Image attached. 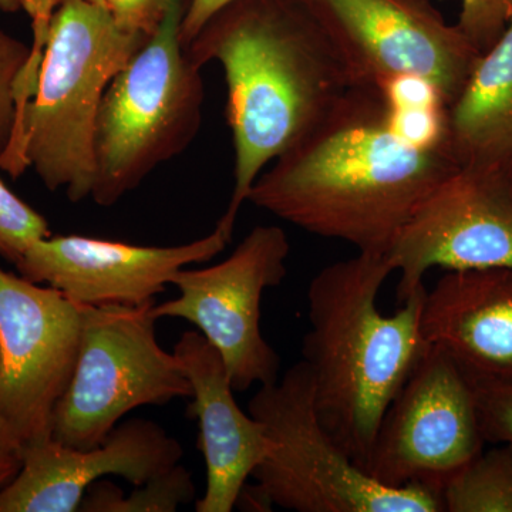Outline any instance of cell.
<instances>
[{"label":"cell","instance_id":"6da1fadb","mask_svg":"<svg viewBox=\"0 0 512 512\" xmlns=\"http://www.w3.org/2000/svg\"><path fill=\"white\" fill-rule=\"evenodd\" d=\"M185 50L200 69H224L234 191L217 227L232 237L266 165L363 83L311 0H235Z\"/></svg>","mask_w":512,"mask_h":512},{"label":"cell","instance_id":"7a4b0ae2","mask_svg":"<svg viewBox=\"0 0 512 512\" xmlns=\"http://www.w3.org/2000/svg\"><path fill=\"white\" fill-rule=\"evenodd\" d=\"M256 178L249 202L318 237L386 255L417 205L458 167L403 140L377 87H353Z\"/></svg>","mask_w":512,"mask_h":512},{"label":"cell","instance_id":"3957f363","mask_svg":"<svg viewBox=\"0 0 512 512\" xmlns=\"http://www.w3.org/2000/svg\"><path fill=\"white\" fill-rule=\"evenodd\" d=\"M392 274L383 255L357 252L323 268L308 288L311 330L302 353L316 413L366 473L384 413L429 348L420 329L426 286L392 315L380 311L377 296Z\"/></svg>","mask_w":512,"mask_h":512},{"label":"cell","instance_id":"277c9868","mask_svg":"<svg viewBox=\"0 0 512 512\" xmlns=\"http://www.w3.org/2000/svg\"><path fill=\"white\" fill-rule=\"evenodd\" d=\"M150 37L121 28L90 0H62L50 25L35 94L0 170L18 178L32 168L47 190L63 191L69 201L92 197L104 94Z\"/></svg>","mask_w":512,"mask_h":512},{"label":"cell","instance_id":"5b68a950","mask_svg":"<svg viewBox=\"0 0 512 512\" xmlns=\"http://www.w3.org/2000/svg\"><path fill=\"white\" fill-rule=\"evenodd\" d=\"M248 412L264 426L268 441L252 471L255 485H245L239 495L256 511H271L272 505L298 512L444 511L437 491L387 487L353 463L320 423L305 360L289 367L281 382L259 387Z\"/></svg>","mask_w":512,"mask_h":512},{"label":"cell","instance_id":"8992f818","mask_svg":"<svg viewBox=\"0 0 512 512\" xmlns=\"http://www.w3.org/2000/svg\"><path fill=\"white\" fill-rule=\"evenodd\" d=\"M183 0H168L160 26L111 80L97 120L92 200L117 204L197 137L205 89L181 40Z\"/></svg>","mask_w":512,"mask_h":512},{"label":"cell","instance_id":"52a82bcc","mask_svg":"<svg viewBox=\"0 0 512 512\" xmlns=\"http://www.w3.org/2000/svg\"><path fill=\"white\" fill-rule=\"evenodd\" d=\"M154 303L82 305L79 356L53 413V439L96 447L134 409L191 397L177 357L158 343Z\"/></svg>","mask_w":512,"mask_h":512},{"label":"cell","instance_id":"ba28073f","mask_svg":"<svg viewBox=\"0 0 512 512\" xmlns=\"http://www.w3.org/2000/svg\"><path fill=\"white\" fill-rule=\"evenodd\" d=\"M289 252L284 229L259 225L220 264L180 269L171 279L180 296L154 303V318L197 326L221 353L235 392L275 383L281 359L262 335V295L285 281Z\"/></svg>","mask_w":512,"mask_h":512},{"label":"cell","instance_id":"9c48e42d","mask_svg":"<svg viewBox=\"0 0 512 512\" xmlns=\"http://www.w3.org/2000/svg\"><path fill=\"white\" fill-rule=\"evenodd\" d=\"M484 444L473 384L453 357L429 346L384 413L367 474L387 487L441 494Z\"/></svg>","mask_w":512,"mask_h":512},{"label":"cell","instance_id":"30bf717a","mask_svg":"<svg viewBox=\"0 0 512 512\" xmlns=\"http://www.w3.org/2000/svg\"><path fill=\"white\" fill-rule=\"evenodd\" d=\"M397 301L433 268H512V165H458L426 195L384 255Z\"/></svg>","mask_w":512,"mask_h":512},{"label":"cell","instance_id":"8fae6325","mask_svg":"<svg viewBox=\"0 0 512 512\" xmlns=\"http://www.w3.org/2000/svg\"><path fill=\"white\" fill-rule=\"evenodd\" d=\"M80 339L82 305L0 268V417L22 447L52 437Z\"/></svg>","mask_w":512,"mask_h":512},{"label":"cell","instance_id":"7c38bea8","mask_svg":"<svg viewBox=\"0 0 512 512\" xmlns=\"http://www.w3.org/2000/svg\"><path fill=\"white\" fill-rule=\"evenodd\" d=\"M363 84L416 76L447 103L463 90L478 53L430 0H311Z\"/></svg>","mask_w":512,"mask_h":512},{"label":"cell","instance_id":"4fadbf2b","mask_svg":"<svg viewBox=\"0 0 512 512\" xmlns=\"http://www.w3.org/2000/svg\"><path fill=\"white\" fill-rule=\"evenodd\" d=\"M231 239L218 227L207 237L174 247L50 235L36 241L16 268L23 278L59 289L79 305L140 306L154 302L180 269L221 254Z\"/></svg>","mask_w":512,"mask_h":512},{"label":"cell","instance_id":"5bb4252c","mask_svg":"<svg viewBox=\"0 0 512 512\" xmlns=\"http://www.w3.org/2000/svg\"><path fill=\"white\" fill-rule=\"evenodd\" d=\"M183 447L144 419L119 424L99 446L76 448L53 439L20 450L18 474L0 488V512L79 511L84 493L104 476L138 487L180 464Z\"/></svg>","mask_w":512,"mask_h":512},{"label":"cell","instance_id":"9a60e30c","mask_svg":"<svg viewBox=\"0 0 512 512\" xmlns=\"http://www.w3.org/2000/svg\"><path fill=\"white\" fill-rule=\"evenodd\" d=\"M173 353L191 384L187 414L200 423V448L207 466V490L195 511L231 512L265 456L264 426L235 402L224 359L201 332H184Z\"/></svg>","mask_w":512,"mask_h":512},{"label":"cell","instance_id":"2e32d148","mask_svg":"<svg viewBox=\"0 0 512 512\" xmlns=\"http://www.w3.org/2000/svg\"><path fill=\"white\" fill-rule=\"evenodd\" d=\"M420 329L468 375L512 382V268L447 271L424 295Z\"/></svg>","mask_w":512,"mask_h":512},{"label":"cell","instance_id":"e0dca14e","mask_svg":"<svg viewBox=\"0 0 512 512\" xmlns=\"http://www.w3.org/2000/svg\"><path fill=\"white\" fill-rule=\"evenodd\" d=\"M448 143L458 165H512V18L451 104Z\"/></svg>","mask_w":512,"mask_h":512},{"label":"cell","instance_id":"ac0fdd59","mask_svg":"<svg viewBox=\"0 0 512 512\" xmlns=\"http://www.w3.org/2000/svg\"><path fill=\"white\" fill-rule=\"evenodd\" d=\"M375 87L386 106L390 126L403 140L427 150L450 151V104L433 84L416 76H396Z\"/></svg>","mask_w":512,"mask_h":512},{"label":"cell","instance_id":"d6986e66","mask_svg":"<svg viewBox=\"0 0 512 512\" xmlns=\"http://www.w3.org/2000/svg\"><path fill=\"white\" fill-rule=\"evenodd\" d=\"M446 512H512V444L481 451L441 493Z\"/></svg>","mask_w":512,"mask_h":512},{"label":"cell","instance_id":"ffe728a7","mask_svg":"<svg viewBox=\"0 0 512 512\" xmlns=\"http://www.w3.org/2000/svg\"><path fill=\"white\" fill-rule=\"evenodd\" d=\"M195 484L187 468L174 466L160 476L138 485L130 495L109 481H96L87 488L82 512H175L195 498Z\"/></svg>","mask_w":512,"mask_h":512},{"label":"cell","instance_id":"44dd1931","mask_svg":"<svg viewBox=\"0 0 512 512\" xmlns=\"http://www.w3.org/2000/svg\"><path fill=\"white\" fill-rule=\"evenodd\" d=\"M50 235L46 218L0 178V256L16 266L36 241Z\"/></svg>","mask_w":512,"mask_h":512},{"label":"cell","instance_id":"7402d4cb","mask_svg":"<svg viewBox=\"0 0 512 512\" xmlns=\"http://www.w3.org/2000/svg\"><path fill=\"white\" fill-rule=\"evenodd\" d=\"M29 59L30 46L0 28V158L5 156L15 137L16 87Z\"/></svg>","mask_w":512,"mask_h":512},{"label":"cell","instance_id":"603a6c76","mask_svg":"<svg viewBox=\"0 0 512 512\" xmlns=\"http://www.w3.org/2000/svg\"><path fill=\"white\" fill-rule=\"evenodd\" d=\"M485 443L512 444V382L468 375Z\"/></svg>","mask_w":512,"mask_h":512},{"label":"cell","instance_id":"cb8c5ba5","mask_svg":"<svg viewBox=\"0 0 512 512\" xmlns=\"http://www.w3.org/2000/svg\"><path fill=\"white\" fill-rule=\"evenodd\" d=\"M512 18V0H461L457 26L478 53L500 39Z\"/></svg>","mask_w":512,"mask_h":512},{"label":"cell","instance_id":"d4e9b609","mask_svg":"<svg viewBox=\"0 0 512 512\" xmlns=\"http://www.w3.org/2000/svg\"><path fill=\"white\" fill-rule=\"evenodd\" d=\"M60 2L62 0H23V12L29 16L30 26H32V45H30L28 66L20 74L18 87H16L19 114L23 113L35 94L40 66L45 55L47 39H49L50 25Z\"/></svg>","mask_w":512,"mask_h":512},{"label":"cell","instance_id":"484cf974","mask_svg":"<svg viewBox=\"0 0 512 512\" xmlns=\"http://www.w3.org/2000/svg\"><path fill=\"white\" fill-rule=\"evenodd\" d=\"M103 6L121 28L150 37L160 26L168 0H90Z\"/></svg>","mask_w":512,"mask_h":512},{"label":"cell","instance_id":"4316f807","mask_svg":"<svg viewBox=\"0 0 512 512\" xmlns=\"http://www.w3.org/2000/svg\"><path fill=\"white\" fill-rule=\"evenodd\" d=\"M235 0H191L185 9L183 23H181V40L184 46L190 45L194 37L220 10Z\"/></svg>","mask_w":512,"mask_h":512},{"label":"cell","instance_id":"83f0119b","mask_svg":"<svg viewBox=\"0 0 512 512\" xmlns=\"http://www.w3.org/2000/svg\"><path fill=\"white\" fill-rule=\"evenodd\" d=\"M22 443L15 436L9 424L0 417V456H18Z\"/></svg>","mask_w":512,"mask_h":512},{"label":"cell","instance_id":"f1b7e54d","mask_svg":"<svg viewBox=\"0 0 512 512\" xmlns=\"http://www.w3.org/2000/svg\"><path fill=\"white\" fill-rule=\"evenodd\" d=\"M20 458L18 456H0V488L9 483L18 474Z\"/></svg>","mask_w":512,"mask_h":512},{"label":"cell","instance_id":"f546056e","mask_svg":"<svg viewBox=\"0 0 512 512\" xmlns=\"http://www.w3.org/2000/svg\"><path fill=\"white\" fill-rule=\"evenodd\" d=\"M23 10V0H0V12L16 13Z\"/></svg>","mask_w":512,"mask_h":512}]
</instances>
